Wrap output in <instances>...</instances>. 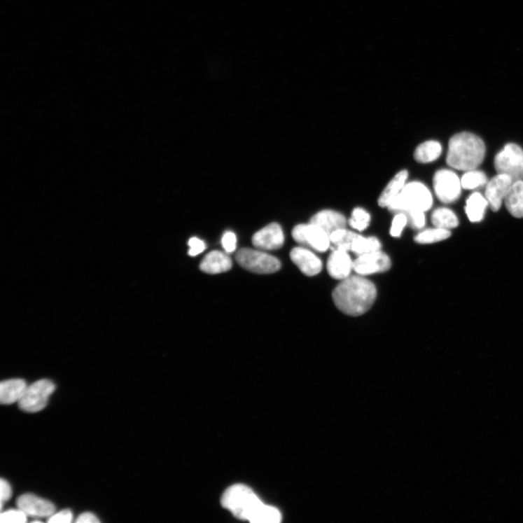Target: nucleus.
<instances>
[{
	"mask_svg": "<svg viewBox=\"0 0 523 523\" xmlns=\"http://www.w3.org/2000/svg\"><path fill=\"white\" fill-rule=\"evenodd\" d=\"M488 181L486 174L477 170H469L465 173L461 180V187L472 190L485 185Z\"/></svg>",
	"mask_w": 523,
	"mask_h": 523,
	"instance_id": "nucleus-27",
	"label": "nucleus"
},
{
	"mask_svg": "<svg viewBox=\"0 0 523 523\" xmlns=\"http://www.w3.org/2000/svg\"><path fill=\"white\" fill-rule=\"evenodd\" d=\"M408 223V218L403 212H398L394 217L391 229V235L393 237H400L402 232Z\"/></svg>",
	"mask_w": 523,
	"mask_h": 523,
	"instance_id": "nucleus-30",
	"label": "nucleus"
},
{
	"mask_svg": "<svg viewBox=\"0 0 523 523\" xmlns=\"http://www.w3.org/2000/svg\"><path fill=\"white\" fill-rule=\"evenodd\" d=\"M408 218V223L414 229H421L426 223L424 211L413 210L405 213Z\"/></svg>",
	"mask_w": 523,
	"mask_h": 523,
	"instance_id": "nucleus-31",
	"label": "nucleus"
},
{
	"mask_svg": "<svg viewBox=\"0 0 523 523\" xmlns=\"http://www.w3.org/2000/svg\"><path fill=\"white\" fill-rule=\"evenodd\" d=\"M333 300L342 313L361 316L371 308L377 298V288L369 280L360 276L349 277L335 288Z\"/></svg>",
	"mask_w": 523,
	"mask_h": 523,
	"instance_id": "nucleus-2",
	"label": "nucleus"
},
{
	"mask_svg": "<svg viewBox=\"0 0 523 523\" xmlns=\"http://www.w3.org/2000/svg\"><path fill=\"white\" fill-rule=\"evenodd\" d=\"M311 223L318 225L330 236L335 231L345 228L347 221L338 211L322 210L312 218Z\"/></svg>",
	"mask_w": 523,
	"mask_h": 523,
	"instance_id": "nucleus-16",
	"label": "nucleus"
},
{
	"mask_svg": "<svg viewBox=\"0 0 523 523\" xmlns=\"http://www.w3.org/2000/svg\"><path fill=\"white\" fill-rule=\"evenodd\" d=\"M0 490H1V510H3L4 502L8 501L12 496L11 487L4 478L0 481Z\"/></svg>",
	"mask_w": 523,
	"mask_h": 523,
	"instance_id": "nucleus-35",
	"label": "nucleus"
},
{
	"mask_svg": "<svg viewBox=\"0 0 523 523\" xmlns=\"http://www.w3.org/2000/svg\"><path fill=\"white\" fill-rule=\"evenodd\" d=\"M24 379H13L0 384V401L2 404L10 405L21 400L27 389Z\"/></svg>",
	"mask_w": 523,
	"mask_h": 523,
	"instance_id": "nucleus-18",
	"label": "nucleus"
},
{
	"mask_svg": "<svg viewBox=\"0 0 523 523\" xmlns=\"http://www.w3.org/2000/svg\"><path fill=\"white\" fill-rule=\"evenodd\" d=\"M32 522H42V521H41V520H34V521H32Z\"/></svg>",
	"mask_w": 523,
	"mask_h": 523,
	"instance_id": "nucleus-37",
	"label": "nucleus"
},
{
	"mask_svg": "<svg viewBox=\"0 0 523 523\" xmlns=\"http://www.w3.org/2000/svg\"><path fill=\"white\" fill-rule=\"evenodd\" d=\"M432 193L427 186L417 181L406 183L400 195L387 207L393 212L413 210L428 211L433 206Z\"/></svg>",
	"mask_w": 523,
	"mask_h": 523,
	"instance_id": "nucleus-4",
	"label": "nucleus"
},
{
	"mask_svg": "<svg viewBox=\"0 0 523 523\" xmlns=\"http://www.w3.org/2000/svg\"><path fill=\"white\" fill-rule=\"evenodd\" d=\"M358 235L354 232L342 228L333 232L329 239L334 250L342 249L349 251H351L352 244Z\"/></svg>",
	"mask_w": 523,
	"mask_h": 523,
	"instance_id": "nucleus-24",
	"label": "nucleus"
},
{
	"mask_svg": "<svg viewBox=\"0 0 523 523\" xmlns=\"http://www.w3.org/2000/svg\"><path fill=\"white\" fill-rule=\"evenodd\" d=\"M451 237V231L439 228L424 230L419 232L414 240L418 244H427L439 242L449 239Z\"/></svg>",
	"mask_w": 523,
	"mask_h": 523,
	"instance_id": "nucleus-25",
	"label": "nucleus"
},
{
	"mask_svg": "<svg viewBox=\"0 0 523 523\" xmlns=\"http://www.w3.org/2000/svg\"><path fill=\"white\" fill-rule=\"evenodd\" d=\"M16 505L18 508L32 517H49L55 512V507L52 502L32 494L19 496Z\"/></svg>",
	"mask_w": 523,
	"mask_h": 523,
	"instance_id": "nucleus-11",
	"label": "nucleus"
},
{
	"mask_svg": "<svg viewBox=\"0 0 523 523\" xmlns=\"http://www.w3.org/2000/svg\"><path fill=\"white\" fill-rule=\"evenodd\" d=\"M370 221L371 216L370 213L364 209L358 207L354 209L351 218L349 220V225L358 231H363L369 227Z\"/></svg>",
	"mask_w": 523,
	"mask_h": 523,
	"instance_id": "nucleus-28",
	"label": "nucleus"
},
{
	"mask_svg": "<svg viewBox=\"0 0 523 523\" xmlns=\"http://www.w3.org/2000/svg\"><path fill=\"white\" fill-rule=\"evenodd\" d=\"M442 153V146L435 141L420 144L415 150L414 159L420 163H431L438 160Z\"/></svg>",
	"mask_w": 523,
	"mask_h": 523,
	"instance_id": "nucleus-22",
	"label": "nucleus"
},
{
	"mask_svg": "<svg viewBox=\"0 0 523 523\" xmlns=\"http://www.w3.org/2000/svg\"><path fill=\"white\" fill-rule=\"evenodd\" d=\"M236 259L242 267L255 274H274L281 268V262L278 258L260 250L242 249L238 251Z\"/></svg>",
	"mask_w": 523,
	"mask_h": 523,
	"instance_id": "nucleus-5",
	"label": "nucleus"
},
{
	"mask_svg": "<svg viewBox=\"0 0 523 523\" xmlns=\"http://www.w3.org/2000/svg\"><path fill=\"white\" fill-rule=\"evenodd\" d=\"M353 269L354 261L347 251L335 249L328 260V272L335 279L344 280L348 278Z\"/></svg>",
	"mask_w": 523,
	"mask_h": 523,
	"instance_id": "nucleus-15",
	"label": "nucleus"
},
{
	"mask_svg": "<svg viewBox=\"0 0 523 523\" xmlns=\"http://www.w3.org/2000/svg\"><path fill=\"white\" fill-rule=\"evenodd\" d=\"M78 523H99L101 521L94 514L85 512L81 514L76 520Z\"/></svg>",
	"mask_w": 523,
	"mask_h": 523,
	"instance_id": "nucleus-36",
	"label": "nucleus"
},
{
	"mask_svg": "<svg viewBox=\"0 0 523 523\" xmlns=\"http://www.w3.org/2000/svg\"><path fill=\"white\" fill-rule=\"evenodd\" d=\"M513 183L509 176L502 174H498L489 182L486 190V198L494 211H497L500 209Z\"/></svg>",
	"mask_w": 523,
	"mask_h": 523,
	"instance_id": "nucleus-13",
	"label": "nucleus"
},
{
	"mask_svg": "<svg viewBox=\"0 0 523 523\" xmlns=\"http://www.w3.org/2000/svg\"><path fill=\"white\" fill-rule=\"evenodd\" d=\"M432 223L435 227L450 230L456 228L459 220L455 213L448 208H438L435 209L432 215Z\"/></svg>",
	"mask_w": 523,
	"mask_h": 523,
	"instance_id": "nucleus-23",
	"label": "nucleus"
},
{
	"mask_svg": "<svg viewBox=\"0 0 523 523\" xmlns=\"http://www.w3.org/2000/svg\"><path fill=\"white\" fill-rule=\"evenodd\" d=\"M494 166L498 174H507L513 182L523 179V151L517 145L509 144L496 156Z\"/></svg>",
	"mask_w": 523,
	"mask_h": 523,
	"instance_id": "nucleus-6",
	"label": "nucleus"
},
{
	"mask_svg": "<svg viewBox=\"0 0 523 523\" xmlns=\"http://www.w3.org/2000/svg\"><path fill=\"white\" fill-rule=\"evenodd\" d=\"M510 214L517 218H523V181L512 183L505 199Z\"/></svg>",
	"mask_w": 523,
	"mask_h": 523,
	"instance_id": "nucleus-20",
	"label": "nucleus"
},
{
	"mask_svg": "<svg viewBox=\"0 0 523 523\" xmlns=\"http://www.w3.org/2000/svg\"><path fill=\"white\" fill-rule=\"evenodd\" d=\"M290 258L306 276L314 277L321 272L322 262L311 250L296 247L291 251Z\"/></svg>",
	"mask_w": 523,
	"mask_h": 523,
	"instance_id": "nucleus-14",
	"label": "nucleus"
},
{
	"mask_svg": "<svg viewBox=\"0 0 523 523\" xmlns=\"http://www.w3.org/2000/svg\"><path fill=\"white\" fill-rule=\"evenodd\" d=\"M27 515L20 509L9 510L2 512L0 522L2 523H25L27 521Z\"/></svg>",
	"mask_w": 523,
	"mask_h": 523,
	"instance_id": "nucleus-29",
	"label": "nucleus"
},
{
	"mask_svg": "<svg viewBox=\"0 0 523 523\" xmlns=\"http://www.w3.org/2000/svg\"><path fill=\"white\" fill-rule=\"evenodd\" d=\"M488 205L489 204L487 198L483 197L480 193H473L468 200L467 206L465 207V211H466L470 221L473 223L481 221L484 215H485V211Z\"/></svg>",
	"mask_w": 523,
	"mask_h": 523,
	"instance_id": "nucleus-21",
	"label": "nucleus"
},
{
	"mask_svg": "<svg viewBox=\"0 0 523 523\" xmlns=\"http://www.w3.org/2000/svg\"><path fill=\"white\" fill-rule=\"evenodd\" d=\"M391 267V260L381 251L358 256L354 261V270L360 276L385 272Z\"/></svg>",
	"mask_w": 523,
	"mask_h": 523,
	"instance_id": "nucleus-10",
	"label": "nucleus"
},
{
	"mask_svg": "<svg viewBox=\"0 0 523 523\" xmlns=\"http://www.w3.org/2000/svg\"><path fill=\"white\" fill-rule=\"evenodd\" d=\"M232 267L230 258L221 251H212L207 254L200 264L202 272L208 274H218L227 272Z\"/></svg>",
	"mask_w": 523,
	"mask_h": 523,
	"instance_id": "nucleus-17",
	"label": "nucleus"
},
{
	"mask_svg": "<svg viewBox=\"0 0 523 523\" xmlns=\"http://www.w3.org/2000/svg\"><path fill=\"white\" fill-rule=\"evenodd\" d=\"M409 177L408 171L403 169L397 173L395 177L386 186L380 195L378 204L382 207H389L400 195Z\"/></svg>",
	"mask_w": 523,
	"mask_h": 523,
	"instance_id": "nucleus-19",
	"label": "nucleus"
},
{
	"mask_svg": "<svg viewBox=\"0 0 523 523\" xmlns=\"http://www.w3.org/2000/svg\"><path fill=\"white\" fill-rule=\"evenodd\" d=\"M253 243L261 250L279 249L284 243L283 230L278 223H271L256 232Z\"/></svg>",
	"mask_w": 523,
	"mask_h": 523,
	"instance_id": "nucleus-12",
	"label": "nucleus"
},
{
	"mask_svg": "<svg viewBox=\"0 0 523 523\" xmlns=\"http://www.w3.org/2000/svg\"><path fill=\"white\" fill-rule=\"evenodd\" d=\"M223 506L239 519L255 523H279L282 519L280 511L268 506L249 487L237 484L223 494Z\"/></svg>",
	"mask_w": 523,
	"mask_h": 523,
	"instance_id": "nucleus-1",
	"label": "nucleus"
},
{
	"mask_svg": "<svg viewBox=\"0 0 523 523\" xmlns=\"http://www.w3.org/2000/svg\"><path fill=\"white\" fill-rule=\"evenodd\" d=\"M237 239L235 232L230 231L225 232L222 239V245L226 253H234L237 248Z\"/></svg>",
	"mask_w": 523,
	"mask_h": 523,
	"instance_id": "nucleus-32",
	"label": "nucleus"
},
{
	"mask_svg": "<svg viewBox=\"0 0 523 523\" xmlns=\"http://www.w3.org/2000/svg\"><path fill=\"white\" fill-rule=\"evenodd\" d=\"M293 237L300 244L320 253H323L331 246L329 235L320 227L311 223L297 225L293 229Z\"/></svg>",
	"mask_w": 523,
	"mask_h": 523,
	"instance_id": "nucleus-9",
	"label": "nucleus"
},
{
	"mask_svg": "<svg viewBox=\"0 0 523 523\" xmlns=\"http://www.w3.org/2000/svg\"><path fill=\"white\" fill-rule=\"evenodd\" d=\"M433 188L438 199L441 202L449 204L459 198L462 187L455 172L449 169H440L435 174Z\"/></svg>",
	"mask_w": 523,
	"mask_h": 523,
	"instance_id": "nucleus-8",
	"label": "nucleus"
},
{
	"mask_svg": "<svg viewBox=\"0 0 523 523\" xmlns=\"http://www.w3.org/2000/svg\"><path fill=\"white\" fill-rule=\"evenodd\" d=\"M485 155L486 146L480 138L470 132H461L449 141L447 162L454 169L469 171L480 166Z\"/></svg>",
	"mask_w": 523,
	"mask_h": 523,
	"instance_id": "nucleus-3",
	"label": "nucleus"
},
{
	"mask_svg": "<svg viewBox=\"0 0 523 523\" xmlns=\"http://www.w3.org/2000/svg\"><path fill=\"white\" fill-rule=\"evenodd\" d=\"M188 246H190L188 255L192 257L201 254L206 249L205 243L197 237L191 238L188 242Z\"/></svg>",
	"mask_w": 523,
	"mask_h": 523,
	"instance_id": "nucleus-33",
	"label": "nucleus"
},
{
	"mask_svg": "<svg viewBox=\"0 0 523 523\" xmlns=\"http://www.w3.org/2000/svg\"><path fill=\"white\" fill-rule=\"evenodd\" d=\"M73 520V514L69 510H64L54 513L48 519L50 523H70Z\"/></svg>",
	"mask_w": 523,
	"mask_h": 523,
	"instance_id": "nucleus-34",
	"label": "nucleus"
},
{
	"mask_svg": "<svg viewBox=\"0 0 523 523\" xmlns=\"http://www.w3.org/2000/svg\"><path fill=\"white\" fill-rule=\"evenodd\" d=\"M55 391V384L48 379H41L27 386L26 392L19 401V407L26 412L36 413L43 410L50 396Z\"/></svg>",
	"mask_w": 523,
	"mask_h": 523,
	"instance_id": "nucleus-7",
	"label": "nucleus"
},
{
	"mask_svg": "<svg viewBox=\"0 0 523 523\" xmlns=\"http://www.w3.org/2000/svg\"><path fill=\"white\" fill-rule=\"evenodd\" d=\"M381 247L382 245L378 239L375 237L365 238L358 235L352 244L351 251L356 255L361 256L380 251Z\"/></svg>",
	"mask_w": 523,
	"mask_h": 523,
	"instance_id": "nucleus-26",
	"label": "nucleus"
}]
</instances>
